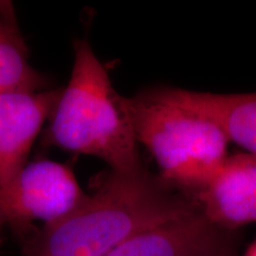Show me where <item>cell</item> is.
I'll list each match as a JSON object with an SVG mask.
<instances>
[{
    "label": "cell",
    "mask_w": 256,
    "mask_h": 256,
    "mask_svg": "<svg viewBox=\"0 0 256 256\" xmlns=\"http://www.w3.org/2000/svg\"><path fill=\"white\" fill-rule=\"evenodd\" d=\"M196 206L184 192L146 168L132 174L110 171L72 212L25 236L23 254L106 256L134 234Z\"/></svg>",
    "instance_id": "6da1fadb"
},
{
    "label": "cell",
    "mask_w": 256,
    "mask_h": 256,
    "mask_svg": "<svg viewBox=\"0 0 256 256\" xmlns=\"http://www.w3.org/2000/svg\"><path fill=\"white\" fill-rule=\"evenodd\" d=\"M72 76L51 114L43 144L100 158L118 174L145 170L126 106L87 40L74 44Z\"/></svg>",
    "instance_id": "7a4b0ae2"
},
{
    "label": "cell",
    "mask_w": 256,
    "mask_h": 256,
    "mask_svg": "<svg viewBox=\"0 0 256 256\" xmlns=\"http://www.w3.org/2000/svg\"><path fill=\"white\" fill-rule=\"evenodd\" d=\"M136 142L154 156L166 183L192 194L226 159L229 140L206 115L170 101L158 89L126 98Z\"/></svg>",
    "instance_id": "3957f363"
},
{
    "label": "cell",
    "mask_w": 256,
    "mask_h": 256,
    "mask_svg": "<svg viewBox=\"0 0 256 256\" xmlns=\"http://www.w3.org/2000/svg\"><path fill=\"white\" fill-rule=\"evenodd\" d=\"M86 196L66 165L46 159L28 162L17 177L0 188V234L11 229L23 240L36 229L34 222H57Z\"/></svg>",
    "instance_id": "277c9868"
},
{
    "label": "cell",
    "mask_w": 256,
    "mask_h": 256,
    "mask_svg": "<svg viewBox=\"0 0 256 256\" xmlns=\"http://www.w3.org/2000/svg\"><path fill=\"white\" fill-rule=\"evenodd\" d=\"M62 89L17 90L0 94V188L28 164V156Z\"/></svg>",
    "instance_id": "5b68a950"
},
{
    "label": "cell",
    "mask_w": 256,
    "mask_h": 256,
    "mask_svg": "<svg viewBox=\"0 0 256 256\" xmlns=\"http://www.w3.org/2000/svg\"><path fill=\"white\" fill-rule=\"evenodd\" d=\"M191 200L214 226L226 232L256 222V156H228Z\"/></svg>",
    "instance_id": "8992f818"
},
{
    "label": "cell",
    "mask_w": 256,
    "mask_h": 256,
    "mask_svg": "<svg viewBox=\"0 0 256 256\" xmlns=\"http://www.w3.org/2000/svg\"><path fill=\"white\" fill-rule=\"evenodd\" d=\"M220 232L196 206L134 234L106 256H194Z\"/></svg>",
    "instance_id": "52a82bcc"
},
{
    "label": "cell",
    "mask_w": 256,
    "mask_h": 256,
    "mask_svg": "<svg viewBox=\"0 0 256 256\" xmlns=\"http://www.w3.org/2000/svg\"><path fill=\"white\" fill-rule=\"evenodd\" d=\"M164 98L206 115L226 134V139L256 156V92L212 94L162 88Z\"/></svg>",
    "instance_id": "ba28073f"
},
{
    "label": "cell",
    "mask_w": 256,
    "mask_h": 256,
    "mask_svg": "<svg viewBox=\"0 0 256 256\" xmlns=\"http://www.w3.org/2000/svg\"><path fill=\"white\" fill-rule=\"evenodd\" d=\"M10 8H0V94L46 90L49 82L30 64L26 44Z\"/></svg>",
    "instance_id": "9c48e42d"
},
{
    "label": "cell",
    "mask_w": 256,
    "mask_h": 256,
    "mask_svg": "<svg viewBox=\"0 0 256 256\" xmlns=\"http://www.w3.org/2000/svg\"><path fill=\"white\" fill-rule=\"evenodd\" d=\"M238 240L235 232L222 230L194 256H238Z\"/></svg>",
    "instance_id": "30bf717a"
},
{
    "label": "cell",
    "mask_w": 256,
    "mask_h": 256,
    "mask_svg": "<svg viewBox=\"0 0 256 256\" xmlns=\"http://www.w3.org/2000/svg\"><path fill=\"white\" fill-rule=\"evenodd\" d=\"M243 256H256V240L249 246V248L246 252V254Z\"/></svg>",
    "instance_id": "8fae6325"
}]
</instances>
